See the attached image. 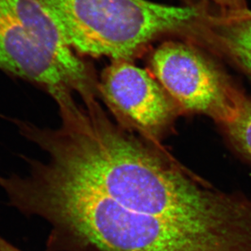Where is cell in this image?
<instances>
[{"mask_svg": "<svg viewBox=\"0 0 251 251\" xmlns=\"http://www.w3.org/2000/svg\"><path fill=\"white\" fill-rule=\"evenodd\" d=\"M0 69L45 88L54 100L83 90L48 48L0 17Z\"/></svg>", "mask_w": 251, "mask_h": 251, "instance_id": "cell-4", "label": "cell"}, {"mask_svg": "<svg viewBox=\"0 0 251 251\" xmlns=\"http://www.w3.org/2000/svg\"><path fill=\"white\" fill-rule=\"evenodd\" d=\"M98 89L119 126L160 146L179 107L156 78L129 60H112Z\"/></svg>", "mask_w": 251, "mask_h": 251, "instance_id": "cell-3", "label": "cell"}, {"mask_svg": "<svg viewBox=\"0 0 251 251\" xmlns=\"http://www.w3.org/2000/svg\"><path fill=\"white\" fill-rule=\"evenodd\" d=\"M222 128L235 151L251 164V99L244 98L234 116Z\"/></svg>", "mask_w": 251, "mask_h": 251, "instance_id": "cell-7", "label": "cell"}, {"mask_svg": "<svg viewBox=\"0 0 251 251\" xmlns=\"http://www.w3.org/2000/svg\"><path fill=\"white\" fill-rule=\"evenodd\" d=\"M67 45L81 55L129 60L159 36L190 31L205 13L198 6L148 0H39Z\"/></svg>", "mask_w": 251, "mask_h": 251, "instance_id": "cell-1", "label": "cell"}, {"mask_svg": "<svg viewBox=\"0 0 251 251\" xmlns=\"http://www.w3.org/2000/svg\"><path fill=\"white\" fill-rule=\"evenodd\" d=\"M194 33L213 44L251 77V11L205 12Z\"/></svg>", "mask_w": 251, "mask_h": 251, "instance_id": "cell-6", "label": "cell"}, {"mask_svg": "<svg viewBox=\"0 0 251 251\" xmlns=\"http://www.w3.org/2000/svg\"><path fill=\"white\" fill-rule=\"evenodd\" d=\"M0 17L22 27L48 48L78 82L82 97L95 96L98 85L92 72L67 45L39 0H0Z\"/></svg>", "mask_w": 251, "mask_h": 251, "instance_id": "cell-5", "label": "cell"}, {"mask_svg": "<svg viewBox=\"0 0 251 251\" xmlns=\"http://www.w3.org/2000/svg\"><path fill=\"white\" fill-rule=\"evenodd\" d=\"M151 67L178 107L211 116L221 126L234 116L244 100L225 73L189 44L163 43L152 54Z\"/></svg>", "mask_w": 251, "mask_h": 251, "instance_id": "cell-2", "label": "cell"}, {"mask_svg": "<svg viewBox=\"0 0 251 251\" xmlns=\"http://www.w3.org/2000/svg\"><path fill=\"white\" fill-rule=\"evenodd\" d=\"M221 7L223 12H232L246 9V0H212Z\"/></svg>", "mask_w": 251, "mask_h": 251, "instance_id": "cell-8", "label": "cell"}, {"mask_svg": "<svg viewBox=\"0 0 251 251\" xmlns=\"http://www.w3.org/2000/svg\"><path fill=\"white\" fill-rule=\"evenodd\" d=\"M0 251H23L0 236Z\"/></svg>", "mask_w": 251, "mask_h": 251, "instance_id": "cell-9", "label": "cell"}]
</instances>
